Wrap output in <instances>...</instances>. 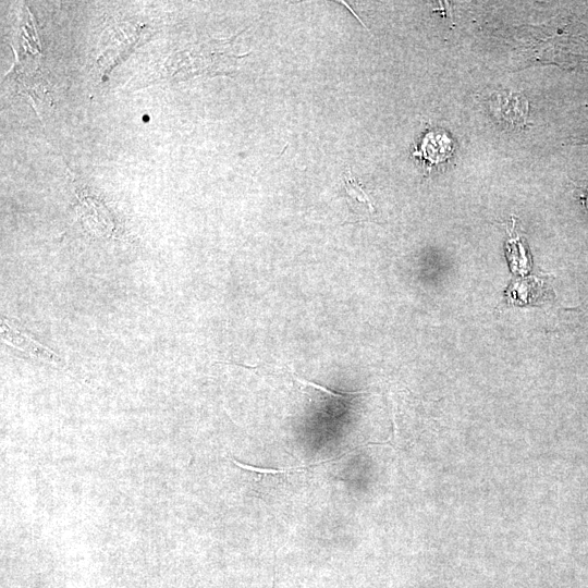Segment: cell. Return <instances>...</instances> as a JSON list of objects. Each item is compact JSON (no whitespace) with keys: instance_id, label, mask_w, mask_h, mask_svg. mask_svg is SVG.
<instances>
[{"instance_id":"5b68a950","label":"cell","mask_w":588,"mask_h":588,"mask_svg":"<svg viewBox=\"0 0 588 588\" xmlns=\"http://www.w3.org/2000/svg\"><path fill=\"white\" fill-rule=\"evenodd\" d=\"M585 204H586V207L588 208V191H587L586 196H585Z\"/></svg>"},{"instance_id":"277c9868","label":"cell","mask_w":588,"mask_h":588,"mask_svg":"<svg viewBox=\"0 0 588 588\" xmlns=\"http://www.w3.org/2000/svg\"><path fill=\"white\" fill-rule=\"evenodd\" d=\"M292 376L294 377V379L302 385L304 387H309V388H313L314 390L316 391H320L321 393H324L327 394L328 396L330 397H333V399H338V400H347L348 397L351 396H356L358 394H362L363 392L362 391H358V392H345V393H339V392H334L333 390H330V389H327L326 387L323 385H320V384H317L313 381H309V380H306L304 378H301L298 377L294 370H292Z\"/></svg>"},{"instance_id":"3957f363","label":"cell","mask_w":588,"mask_h":588,"mask_svg":"<svg viewBox=\"0 0 588 588\" xmlns=\"http://www.w3.org/2000/svg\"><path fill=\"white\" fill-rule=\"evenodd\" d=\"M344 185L346 193L352 199L360 204H366L368 209L373 211L371 200L364 191L363 186L359 184L356 177L351 174V172H347L346 176L344 177Z\"/></svg>"},{"instance_id":"6da1fadb","label":"cell","mask_w":588,"mask_h":588,"mask_svg":"<svg viewBox=\"0 0 588 588\" xmlns=\"http://www.w3.org/2000/svg\"><path fill=\"white\" fill-rule=\"evenodd\" d=\"M490 108L498 120L517 126L525 123L528 101L522 94L500 91L491 97Z\"/></svg>"},{"instance_id":"7a4b0ae2","label":"cell","mask_w":588,"mask_h":588,"mask_svg":"<svg viewBox=\"0 0 588 588\" xmlns=\"http://www.w3.org/2000/svg\"><path fill=\"white\" fill-rule=\"evenodd\" d=\"M452 139L443 131H432L426 134L420 150L415 155L422 156L430 163H439L451 156Z\"/></svg>"}]
</instances>
